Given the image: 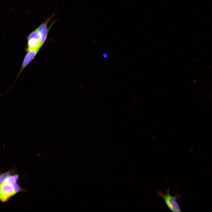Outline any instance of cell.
<instances>
[{
    "mask_svg": "<svg viewBox=\"0 0 212 212\" xmlns=\"http://www.w3.org/2000/svg\"><path fill=\"white\" fill-rule=\"evenodd\" d=\"M27 50L39 49L40 46V37L37 29L32 31L27 37Z\"/></svg>",
    "mask_w": 212,
    "mask_h": 212,
    "instance_id": "obj_4",
    "label": "cell"
},
{
    "mask_svg": "<svg viewBox=\"0 0 212 212\" xmlns=\"http://www.w3.org/2000/svg\"><path fill=\"white\" fill-rule=\"evenodd\" d=\"M157 193L158 196L162 197L164 200L168 207L173 212H181L180 207L178 204L176 199L180 196V195L171 196L170 194L169 188L167 189L165 194L160 190L157 191Z\"/></svg>",
    "mask_w": 212,
    "mask_h": 212,
    "instance_id": "obj_2",
    "label": "cell"
},
{
    "mask_svg": "<svg viewBox=\"0 0 212 212\" xmlns=\"http://www.w3.org/2000/svg\"><path fill=\"white\" fill-rule=\"evenodd\" d=\"M15 169L9 170L0 174V202L4 203L17 193L26 192V189L18 183V174L15 173Z\"/></svg>",
    "mask_w": 212,
    "mask_h": 212,
    "instance_id": "obj_1",
    "label": "cell"
},
{
    "mask_svg": "<svg viewBox=\"0 0 212 212\" xmlns=\"http://www.w3.org/2000/svg\"><path fill=\"white\" fill-rule=\"evenodd\" d=\"M102 57L105 59H107L108 58V56L107 53L104 52L103 53L102 55Z\"/></svg>",
    "mask_w": 212,
    "mask_h": 212,
    "instance_id": "obj_6",
    "label": "cell"
},
{
    "mask_svg": "<svg viewBox=\"0 0 212 212\" xmlns=\"http://www.w3.org/2000/svg\"><path fill=\"white\" fill-rule=\"evenodd\" d=\"M54 15L53 14L52 16L46 19L44 22L40 24L37 28L40 37V46L41 47L45 42L50 29L55 23V21H54L52 23L48 28L47 25L52 17Z\"/></svg>",
    "mask_w": 212,
    "mask_h": 212,
    "instance_id": "obj_3",
    "label": "cell"
},
{
    "mask_svg": "<svg viewBox=\"0 0 212 212\" xmlns=\"http://www.w3.org/2000/svg\"><path fill=\"white\" fill-rule=\"evenodd\" d=\"M39 49H32L27 50L23 61L21 67L17 77V78L23 69L33 59L37 53Z\"/></svg>",
    "mask_w": 212,
    "mask_h": 212,
    "instance_id": "obj_5",
    "label": "cell"
}]
</instances>
